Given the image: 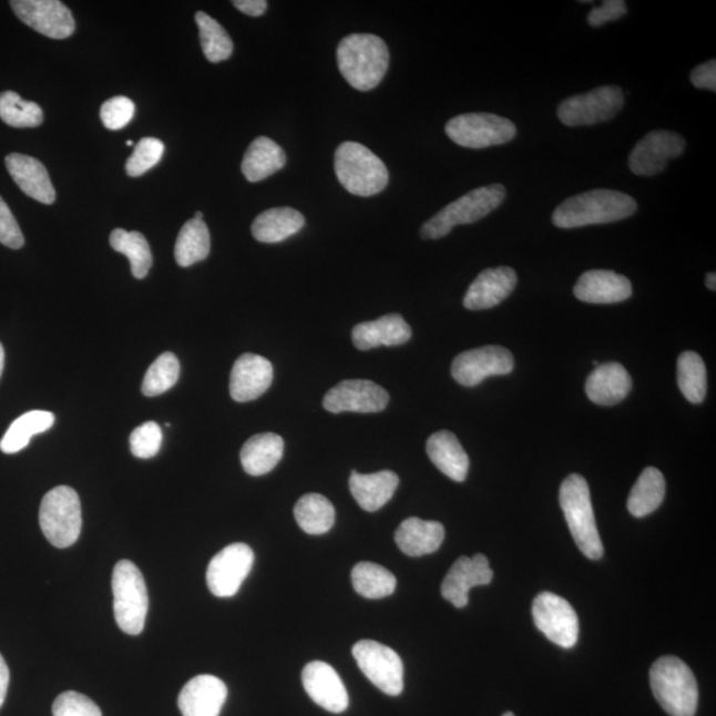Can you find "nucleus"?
I'll use <instances>...</instances> for the list:
<instances>
[{"label": "nucleus", "mask_w": 716, "mask_h": 716, "mask_svg": "<svg viewBox=\"0 0 716 716\" xmlns=\"http://www.w3.org/2000/svg\"><path fill=\"white\" fill-rule=\"evenodd\" d=\"M303 686L309 698L329 713L341 714L349 706L346 685L333 666L326 662H310L304 667Z\"/></svg>", "instance_id": "6ab92c4d"}, {"label": "nucleus", "mask_w": 716, "mask_h": 716, "mask_svg": "<svg viewBox=\"0 0 716 716\" xmlns=\"http://www.w3.org/2000/svg\"><path fill=\"white\" fill-rule=\"evenodd\" d=\"M136 106L131 99L119 96L105 101L101 106L100 117L106 130H123L134 117Z\"/></svg>", "instance_id": "a18cd8bd"}, {"label": "nucleus", "mask_w": 716, "mask_h": 716, "mask_svg": "<svg viewBox=\"0 0 716 716\" xmlns=\"http://www.w3.org/2000/svg\"><path fill=\"white\" fill-rule=\"evenodd\" d=\"M294 513L297 524L308 535H323L335 524V507L320 494L301 497L295 505Z\"/></svg>", "instance_id": "c9c22d12"}, {"label": "nucleus", "mask_w": 716, "mask_h": 716, "mask_svg": "<svg viewBox=\"0 0 716 716\" xmlns=\"http://www.w3.org/2000/svg\"><path fill=\"white\" fill-rule=\"evenodd\" d=\"M686 141L678 133L654 131L638 141L630 155L632 173L653 177L665 171L668 161L685 152Z\"/></svg>", "instance_id": "f3484780"}, {"label": "nucleus", "mask_w": 716, "mask_h": 716, "mask_svg": "<svg viewBox=\"0 0 716 716\" xmlns=\"http://www.w3.org/2000/svg\"><path fill=\"white\" fill-rule=\"evenodd\" d=\"M395 539L405 555L421 558L439 550L444 540V526L439 522L409 518L398 526Z\"/></svg>", "instance_id": "cd10ccee"}, {"label": "nucleus", "mask_w": 716, "mask_h": 716, "mask_svg": "<svg viewBox=\"0 0 716 716\" xmlns=\"http://www.w3.org/2000/svg\"><path fill=\"white\" fill-rule=\"evenodd\" d=\"M352 584L355 591L362 597L378 600L395 593L397 580L395 574L383 566L362 562L358 563L352 571Z\"/></svg>", "instance_id": "4c0bfd02"}, {"label": "nucleus", "mask_w": 716, "mask_h": 716, "mask_svg": "<svg viewBox=\"0 0 716 716\" xmlns=\"http://www.w3.org/2000/svg\"><path fill=\"white\" fill-rule=\"evenodd\" d=\"M335 173L344 188L357 197L380 194L389 184V172L383 161L354 141L336 149Z\"/></svg>", "instance_id": "20e7f679"}, {"label": "nucleus", "mask_w": 716, "mask_h": 716, "mask_svg": "<svg viewBox=\"0 0 716 716\" xmlns=\"http://www.w3.org/2000/svg\"><path fill=\"white\" fill-rule=\"evenodd\" d=\"M560 505L569 523L574 542L587 559L604 555V545L594 519L590 485L584 477L572 474L560 488Z\"/></svg>", "instance_id": "39448f33"}, {"label": "nucleus", "mask_w": 716, "mask_h": 716, "mask_svg": "<svg viewBox=\"0 0 716 716\" xmlns=\"http://www.w3.org/2000/svg\"><path fill=\"white\" fill-rule=\"evenodd\" d=\"M532 617L553 644L571 648L579 640V617L572 605L555 593L543 592L533 600Z\"/></svg>", "instance_id": "f8f14e48"}, {"label": "nucleus", "mask_w": 716, "mask_h": 716, "mask_svg": "<svg viewBox=\"0 0 716 716\" xmlns=\"http://www.w3.org/2000/svg\"><path fill=\"white\" fill-rule=\"evenodd\" d=\"M515 367L509 349L488 346L468 350L456 357L451 365V375L462 387L472 388L491 376L510 375Z\"/></svg>", "instance_id": "4468645a"}, {"label": "nucleus", "mask_w": 716, "mask_h": 716, "mask_svg": "<svg viewBox=\"0 0 716 716\" xmlns=\"http://www.w3.org/2000/svg\"><path fill=\"white\" fill-rule=\"evenodd\" d=\"M39 522L45 539L57 549H69L76 543L83 525L78 492L69 485L47 492L40 505Z\"/></svg>", "instance_id": "6e6552de"}, {"label": "nucleus", "mask_w": 716, "mask_h": 716, "mask_svg": "<svg viewBox=\"0 0 716 716\" xmlns=\"http://www.w3.org/2000/svg\"><path fill=\"white\" fill-rule=\"evenodd\" d=\"M651 686L655 699L671 716H695L699 691L697 679L684 661L666 655L651 668Z\"/></svg>", "instance_id": "7ed1b4c3"}, {"label": "nucleus", "mask_w": 716, "mask_h": 716, "mask_svg": "<svg viewBox=\"0 0 716 716\" xmlns=\"http://www.w3.org/2000/svg\"><path fill=\"white\" fill-rule=\"evenodd\" d=\"M579 300L591 304H614L630 299L632 283L610 269H591L580 276L573 288Z\"/></svg>", "instance_id": "b1692460"}, {"label": "nucleus", "mask_w": 716, "mask_h": 716, "mask_svg": "<svg viewBox=\"0 0 716 716\" xmlns=\"http://www.w3.org/2000/svg\"><path fill=\"white\" fill-rule=\"evenodd\" d=\"M0 119L12 127H37L42 125V108L32 101H25L17 92L0 93Z\"/></svg>", "instance_id": "a19ab883"}, {"label": "nucleus", "mask_w": 716, "mask_h": 716, "mask_svg": "<svg viewBox=\"0 0 716 716\" xmlns=\"http://www.w3.org/2000/svg\"><path fill=\"white\" fill-rule=\"evenodd\" d=\"M227 694L225 682L214 675H198L182 688L178 707L184 716H219Z\"/></svg>", "instance_id": "412c9836"}, {"label": "nucleus", "mask_w": 716, "mask_h": 716, "mask_svg": "<svg viewBox=\"0 0 716 716\" xmlns=\"http://www.w3.org/2000/svg\"><path fill=\"white\" fill-rule=\"evenodd\" d=\"M180 371V361L175 355H161L146 371L143 382L144 396L157 397L171 390L178 382Z\"/></svg>", "instance_id": "79ce46f5"}, {"label": "nucleus", "mask_w": 716, "mask_h": 716, "mask_svg": "<svg viewBox=\"0 0 716 716\" xmlns=\"http://www.w3.org/2000/svg\"><path fill=\"white\" fill-rule=\"evenodd\" d=\"M194 219L204 221V213H202V212L195 213Z\"/></svg>", "instance_id": "6e6d98bb"}, {"label": "nucleus", "mask_w": 716, "mask_h": 716, "mask_svg": "<svg viewBox=\"0 0 716 716\" xmlns=\"http://www.w3.org/2000/svg\"><path fill=\"white\" fill-rule=\"evenodd\" d=\"M4 162L11 178L27 197L44 205H52L55 202L57 192L42 162L19 153L7 155Z\"/></svg>", "instance_id": "5701e85b"}, {"label": "nucleus", "mask_w": 716, "mask_h": 716, "mask_svg": "<svg viewBox=\"0 0 716 716\" xmlns=\"http://www.w3.org/2000/svg\"><path fill=\"white\" fill-rule=\"evenodd\" d=\"M211 233L204 221L192 219L181 228L175 242V262L181 267H191L195 263L205 260L211 254Z\"/></svg>", "instance_id": "f704fd0d"}, {"label": "nucleus", "mask_w": 716, "mask_h": 716, "mask_svg": "<svg viewBox=\"0 0 716 716\" xmlns=\"http://www.w3.org/2000/svg\"><path fill=\"white\" fill-rule=\"evenodd\" d=\"M632 377L623 365L606 362L599 365L587 377L585 391L593 403L613 407L625 400L632 390Z\"/></svg>", "instance_id": "a878e982"}, {"label": "nucleus", "mask_w": 716, "mask_h": 716, "mask_svg": "<svg viewBox=\"0 0 716 716\" xmlns=\"http://www.w3.org/2000/svg\"><path fill=\"white\" fill-rule=\"evenodd\" d=\"M10 4L24 24L47 38L67 39L76 29L71 10L59 0H12Z\"/></svg>", "instance_id": "dca6fc26"}, {"label": "nucleus", "mask_w": 716, "mask_h": 716, "mask_svg": "<svg viewBox=\"0 0 716 716\" xmlns=\"http://www.w3.org/2000/svg\"><path fill=\"white\" fill-rule=\"evenodd\" d=\"M254 551L247 544L235 543L223 549L208 564V590L216 597H233L241 590L254 565Z\"/></svg>", "instance_id": "ddd939ff"}, {"label": "nucleus", "mask_w": 716, "mask_h": 716, "mask_svg": "<svg viewBox=\"0 0 716 716\" xmlns=\"http://www.w3.org/2000/svg\"><path fill=\"white\" fill-rule=\"evenodd\" d=\"M444 131L452 143L470 149L510 143L518 132L512 121L492 113L459 114L446 124Z\"/></svg>", "instance_id": "1a4fd4ad"}, {"label": "nucleus", "mask_w": 716, "mask_h": 716, "mask_svg": "<svg viewBox=\"0 0 716 716\" xmlns=\"http://www.w3.org/2000/svg\"><path fill=\"white\" fill-rule=\"evenodd\" d=\"M692 83L699 90L716 91V62L710 60L705 64L698 65L692 73Z\"/></svg>", "instance_id": "8fccbe9b"}, {"label": "nucleus", "mask_w": 716, "mask_h": 716, "mask_svg": "<svg viewBox=\"0 0 716 716\" xmlns=\"http://www.w3.org/2000/svg\"><path fill=\"white\" fill-rule=\"evenodd\" d=\"M233 6L248 17H262L267 11L266 0H234Z\"/></svg>", "instance_id": "3c124183"}, {"label": "nucleus", "mask_w": 716, "mask_h": 716, "mask_svg": "<svg viewBox=\"0 0 716 716\" xmlns=\"http://www.w3.org/2000/svg\"><path fill=\"white\" fill-rule=\"evenodd\" d=\"M306 218L293 207H274L256 216L252 233L262 243H280L299 233Z\"/></svg>", "instance_id": "7c9ffc66"}, {"label": "nucleus", "mask_w": 716, "mask_h": 716, "mask_svg": "<svg viewBox=\"0 0 716 716\" xmlns=\"http://www.w3.org/2000/svg\"><path fill=\"white\" fill-rule=\"evenodd\" d=\"M165 144L161 140L154 137L141 139L140 143L134 147V152L130 160L126 161V173L131 177H140L152 167L158 164L164 157Z\"/></svg>", "instance_id": "37998d69"}, {"label": "nucleus", "mask_w": 716, "mask_h": 716, "mask_svg": "<svg viewBox=\"0 0 716 716\" xmlns=\"http://www.w3.org/2000/svg\"><path fill=\"white\" fill-rule=\"evenodd\" d=\"M503 185H490L475 188L463 197L442 208L421 227L423 239H441L459 225H470L497 211L505 198Z\"/></svg>", "instance_id": "423d86ee"}, {"label": "nucleus", "mask_w": 716, "mask_h": 716, "mask_svg": "<svg viewBox=\"0 0 716 716\" xmlns=\"http://www.w3.org/2000/svg\"><path fill=\"white\" fill-rule=\"evenodd\" d=\"M358 667L371 684L390 697L403 691V664L393 648L376 641L362 640L352 648Z\"/></svg>", "instance_id": "9b49d317"}, {"label": "nucleus", "mask_w": 716, "mask_h": 716, "mask_svg": "<svg viewBox=\"0 0 716 716\" xmlns=\"http://www.w3.org/2000/svg\"><path fill=\"white\" fill-rule=\"evenodd\" d=\"M503 716H515L512 713H505Z\"/></svg>", "instance_id": "13d9d810"}, {"label": "nucleus", "mask_w": 716, "mask_h": 716, "mask_svg": "<svg viewBox=\"0 0 716 716\" xmlns=\"http://www.w3.org/2000/svg\"><path fill=\"white\" fill-rule=\"evenodd\" d=\"M110 243L114 252L123 254L130 259L134 278H146L149 269L153 265V255L143 234L116 228L111 234Z\"/></svg>", "instance_id": "e433bc0d"}, {"label": "nucleus", "mask_w": 716, "mask_h": 716, "mask_svg": "<svg viewBox=\"0 0 716 716\" xmlns=\"http://www.w3.org/2000/svg\"><path fill=\"white\" fill-rule=\"evenodd\" d=\"M518 285V275L510 267L484 269L471 283L463 306L470 310L497 307L509 297Z\"/></svg>", "instance_id": "4be33fe9"}, {"label": "nucleus", "mask_w": 716, "mask_h": 716, "mask_svg": "<svg viewBox=\"0 0 716 716\" xmlns=\"http://www.w3.org/2000/svg\"><path fill=\"white\" fill-rule=\"evenodd\" d=\"M4 369V348L2 344H0V377H2Z\"/></svg>", "instance_id": "5fc2aeb1"}, {"label": "nucleus", "mask_w": 716, "mask_h": 716, "mask_svg": "<svg viewBox=\"0 0 716 716\" xmlns=\"http://www.w3.org/2000/svg\"><path fill=\"white\" fill-rule=\"evenodd\" d=\"M285 454V439L274 432H263L248 439L241 450V462L248 475L272 472Z\"/></svg>", "instance_id": "c756f323"}, {"label": "nucleus", "mask_w": 716, "mask_h": 716, "mask_svg": "<svg viewBox=\"0 0 716 716\" xmlns=\"http://www.w3.org/2000/svg\"><path fill=\"white\" fill-rule=\"evenodd\" d=\"M678 387L687 401L704 402L707 393V371L698 354L688 350L678 357Z\"/></svg>", "instance_id": "ea45409f"}, {"label": "nucleus", "mask_w": 716, "mask_h": 716, "mask_svg": "<svg viewBox=\"0 0 716 716\" xmlns=\"http://www.w3.org/2000/svg\"><path fill=\"white\" fill-rule=\"evenodd\" d=\"M114 618L121 631L139 636L144 631L149 596L143 573L130 560L114 566L112 577Z\"/></svg>", "instance_id": "0eeeda50"}, {"label": "nucleus", "mask_w": 716, "mask_h": 716, "mask_svg": "<svg viewBox=\"0 0 716 716\" xmlns=\"http://www.w3.org/2000/svg\"><path fill=\"white\" fill-rule=\"evenodd\" d=\"M390 397L380 385L369 380H346L336 385L324 397L323 407L329 413H380Z\"/></svg>", "instance_id": "2eb2a0df"}, {"label": "nucleus", "mask_w": 716, "mask_h": 716, "mask_svg": "<svg viewBox=\"0 0 716 716\" xmlns=\"http://www.w3.org/2000/svg\"><path fill=\"white\" fill-rule=\"evenodd\" d=\"M400 484V478L393 471L383 470L375 474H358L352 471L349 489L358 505L368 512H376L387 504Z\"/></svg>", "instance_id": "c85d7f7f"}, {"label": "nucleus", "mask_w": 716, "mask_h": 716, "mask_svg": "<svg viewBox=\"0 0 716 716\" xmlns=\"http://www.w3.org/2000/svg\"><path fill=\"white\" fill-rule=\"evenodd\" d=\"M53 423H55V416L51 411H29V413L19 417L18 420L12 422L2 441H0V450L6 454H16V452L22 451L30 444L33 436L42 434V432L50 430Z\"/></svg>", "instance_id": "72a5a7b5"}, {"label": "nucleus", "mask_w": 716, "mask_h": 716, "mask_svg": "<svg viewBox=\"0 0 716 716\" xmlns=\"http://www.w3.org/2000/svg\"><path fill=\"white\" fill-rule=\"evenodd\" d=\"M126 145H127V146H133V145H134V144H133V141H132V140H127V141H126Z\"/></svg>", "instance_id": "4d7b16f0"}, {"label": "nucleus", "mask_w": 716, "mask_h": 716, "mask_svg": "<svg viewBox=\"0 0 716 716\" xmlns=\"http://www.w3.org/2000/svg\"><path fill=\"white\" fill-rule=\"evenodd\" d=\"M494 579L489 559L481 553L474 558L462 556L452 564L442 583V596L456 607L468 606L472 587L489 585Z\"/></svg>", "instance_id": "a211bd4d"}, {"label": "nucleus", "mask_w": 716, "mask_h": 716, "mask_svg": "<svg viewBox=\"0 0 716 716\" xmlns=\"http://www.w3.org/2000/svg\"><path fill=\"white\" fill-rule=\"evenodd\" d=\"M706 286L708 289H716V275L715 273L707 274L706 276Z\"/></svg>", "instance_id": "864d4df0"}, {"label": "nucleus", "mask_w": 716, "mask_h": 716, "mask_svg": "<svg viewBox=\"0 0 716 716\" xmlns=\"http://www.w3.org/2000/svg\"><path fill=\"white\" fill-rule=\"evenodd\" d=\"M411 339V328L403 317L390 314L375 321L357 324L352 340L358 350H370L381 346L397 347Z\"/></svg>", "instance_id": "393cba45"}, {"label": "nucleus", "mask_w": 716, "mask_h": 716, "mask_svg": "<svg viewBox=\"0 0 716 716\" xmlns=\"http://www.w3.org/2000/svg\"><path fill=\"white\" fill-rule=\"evenodd\" d=\"M427 451L430 461L442 474L459 483L466 481L470 459L456 434L449 430L436 432L428 439Z\"/></svg>", "instance_id": "bb28decb"}, {"label": "nucleus", "mask_w": 716, "mask_h": 716, "mask_svg": "<svg viewBox=\"0 0 716 716\" xmlns=\"http://www.w3.org/2000/svg\"><path fill=\"white\" fill-rule=\"evenodd\" d=\"M627 12L626 3L623 0H606L600 7H593L587 13V23L591 27H601L612 20H618Z\"/></svg>", "instance_id": "09e8293b"}, {"label": "nucleus", "mask_w": 716, "mask_h": 716, "mask_svg": "<svg viewBox=\"0 0 716 716\" xmlns=\"http://www.w3.org/2000/svg\"><path fill=\"white\" fill-rule=\"evenodd\" d=\"M337 65L350 86L361 92L380 85L389 69V50L381 38L352 33L337 47Z\"/></svg>", "instance_id": "f257e3e1"}, {"label": "nucleus", "mask_w": 716, "mask_h": 716, "mask_svg": "<svg viewBox=\"0 0 716 716\" xmlns=\"http://www.w3.org/2000/svg\"><path fill=\"white\" fill-rule=\"evenodd\" d=\"M9 684H10V671H9V667H7V664L2 657V654H0V707H2L4 704L7 688H9Z\"/></svg>", "instance_id": "603ef678"}, {"label": "nucleus", "mask_w": 716, "mask_h": 716, "mask_svg": "<svg viewBox=\"0 0 716 716\" xmlns=\"http://www.w3.org/2000/svg\"><path fill=\"white\" fill-rule=\"evenodd\" d=\"M52 713L53 716H103L92 699L76 692L59 695L52 706Z\"/></svg>", "instance_id": "49530a36"}, {"label": "nucleus", "mask_w": 716, "mask_h": 716, "mask_svg": "<svg viewBox=\"0 0 716 716\" xmlns=\"http://www.w3.org/2000/svg\"><path fill=\"white\" fill-rule=\"evenodd\" d=\"M198 25L202 50L211 63H221L232 58L234 43L227 31L205 12L195 13Z\"/></svg>", "instance_id": "58836bf2"}, {"label": "nucleus", "mask_w": 716, "mask_h": 716, "mask_svg": "<svg viewBox=\"0 0 716 716\" xmlns=\"http://www.w3.org/2000/svg\"><path fill=\"white\" fill-rule=\"evenodd\" d=\"M637 208V202L631 195L597 188L564 201L553 213L552 222L559 228L604 225L630 218Z\"/></svg>", "instance_id": "f03ea898"}, {"label": "nucleus", "mask_w": 716, "mask_h": 716, "mask_svg": "<svg viewBox=\"0 0 716 716\" xmlns=\"http://www.w3.org/2000/svg\"><path fill=\"white\" fill-rule=\"evenodd\" d=\"M624 104L620 86H600L564 100L558 108V116L566 126H590L616 117Z\"/></svg>", "instance_id": "9d476101"}, {"label": "nucleus", "mask_w": 716, "mask_h": 716, "mask_svg": "<svg viewBox=\"0 0 716 716\" xmlns=\"http://www.w3.org/2000/svg\"><path fill=\"white\" fill-rule=\"evenodd\" d=\"M665 494L664 475L657 469L647 468L633 485L630 499H627V510L634 518L651 515L664 502Z\"/></svg>", "instance_id": "473e14b6"}, {"label": "nucleus", "mask_w": 716, "mask_h": 716, "mask_svg": "<svg viewBox=\"0 0 716 716\" xmlns=\"http://www.w3.org/2000/svg\"><path fill=\"white\" fill-rule=\"evenodd\" d=\"M287 164L285 151L268 137H258L249 144L242 161V173L248 182H260L282 171Z\"/></svg>", "instance_id": "2f4dec72"}, {"label": "nucleus", "mask_w": 716, "mask_h": 716, "mask_svg": "<svg viewBox=\"0 0 716 716\" xmlns=\"http://www.w3.org/2000/svg\"><path fill=\"white\" fill-rule=\"evenodd\" d=\"M274 367L267 358L246 354L235 361L229 376V395L236 402L258 400L272 387Z\"/></svg>", "instance_id": "aec40b11"}, {"label": "nucleus", "mask_w": 716, "mask_h": 716, "mask_svg": "<svg viewBox=\"0 0 716 716\" xmlns=\"http://www.w3.org/2000/svg\"><path fill=\"white\" fill-rule=\"evenodd\" d=\"M0 243L12 249L24 246L22 229L2 197H0Z\"/></svg>", "instance_id": "de8ad7c7"}, {"label": "nucleus", "mask_w": 716, "mask_h": 716, "mask_svg": "<svg viewBox=\"0 0 716 716\" xmlns=\"http://www.w3.org/2000/svg\"><path fill=\"white\" fill-rule=\"evenodd\" d=\"M162 430L157 423L151 421L134 429L131 434V451L141 459L153 458L158 454L162 446Z\"/></svg>", "instance_id": "c03bdc74"}]
</instances>
